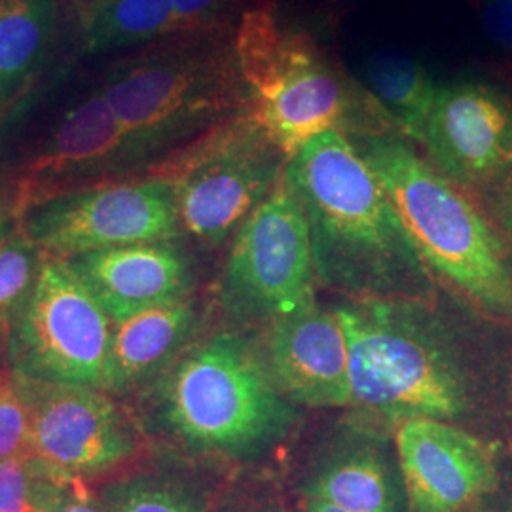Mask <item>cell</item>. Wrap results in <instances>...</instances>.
<instances>
[{
  "instance_id": "cell-1",
  "label": "cell",
  "mask_w": 512,
  "mask_h": 512,
  "mask_svg": "<svg viewBox=\"0 0 512 512\" xmlns=\"http://www.w3.org/2000/svg\"><path fill=\"white\" fill-rule=\"evenodd\" d=\"M285 181L308 220L321 283L361 298L403 302L429 291V268L384 184L346 133L325 131L294 152Z\"/></svg>"
},
{
  "instance_id": "cell-2",
  "label": "cell",
  "mask_w": 512,
  "mask_h": 512,
  "mask_svg": "<svg viewBox=\"0 0 512 512\" xmlns=\"http://www.w3.org/2000/svg\"><path fill=\"white\" fill-rule=\"evenodd\" d=\"M95 78L143 156L255 110L236 59L234 23L120 55Z\"/></svg>"
},
{
  "instance_id": "cell-3",
  "label": "cell",
  "mask_w": 512,
  "mask_h": 512,
  "mask_svg": "<svg viewBox=\"0 0 512 512\" xmlns=\"http://www.w3.org/2000/svg\"><path fill=\"white\" fill-rule=\"evenodd\" d=\"M357 148L384 184L425 266L486 310L512 313L511 270L475 205L393 133L363 137Z\"/></svg>"
},
{
  "instance_id": "cell-4",
  "label": "cell",
  "mask_w": 512,
  "mask_h": 512,
  "mask_svg": "<svg viewBox=\"0 0 512 512\" xmlns=\"http://www.w3.org/2000/svg\"><path fill=\"white\" fill-rule=\"evenodd\" d=\"M403 300L361 298L340 308L351 404L387 420H456L467 384L454 355Z\"/></svg>"
},
{
  "instance_id": "cell-5",
  "label": "cell",
  "mask_w": 512,
  "mask_h": 512,
  "mask_svg": "<svg viewBox=\"0 0 512 512\" xmlns=\"http://www.w3.org/2000/svg\"><path fill=\"white\" fill-rule=\"evenodd\" d=\"M169 427L188 444L247 454L281 439L294 410L266 361L236 334H217L186 353L164 391Z\"/></svg>"
},
{
  "instance_id": "cell-6",
  "label": "cell",
  "mask_w": 512,
  "mask_h": 512,
  "mask_svg": "<svg viewBox=\"0 0 512 512\" xmlns=\"http://www.w3.org/2000/svg\"><path fill=\"white\" fill-rule=\"evenodd\" d=\"M285 158L251 110L198 137L160 175L173 183L184 230L219 245L268 198Z\"/></svg>"
},
{
  "instance_id": "cell-7",
  "label": "cell",
  "mask_w": 512,
  "mask_h": 512,
  "mask_svg": "<svg viewBox=\"0 0 512 512\" xmlns=\"http://www.w3.org/2000/svg\"><path fill=\"white\" fill-rule=\"evenodd\" d=\"M18 228L48 258L164 243L179 234L181 220L175 188L154 175L143 181L73 188L25 207Z\"/></svg>"
},
{
  "instance_id": "cell-8",
  "label": "cell",
  "mask_w": 512,
  "mask_h": 512,
  "mask_svg": "<svg viewBox=\"0 0 512 512\" xmlns=\"http://www.w3.org/2000/svg\"><path fill=\"white\" fill-rule=\"evenodd\" d=\"M110 317L67 260L46 258L18 311L12 355L19 376L50 384L103 387Z\"/></svg>"
},
{
  "instance_id": "cell-9",
  "label": "cell",
  "mask_w": 512,
  "mask_h": 512,
  "mask_svg": "<svg viewBox=\"0 0 512 512\" xmlns=\"http://www.w3.org/2000/svg\"><path fill=\"white\" fill-rule=\"evenodd\" d=\"M315 281L310 226L283 171L236 232L224 296L241 317L277 323L315 304Z\"/></svg>"
},
{
  "instance_id": "cell-10",
  "label": "cell",
  "mask_w": 512,
  "mask_h": 512,
  "mask_svg": "<svg viewBox=\"0 0 512 512\" xmlns=\"http://www.w3.org/2000/svg\"><path fill=\"white\" fill-rule=\"evenodd\" d=\"M69 71L65 65L57 74L50 88L52 120L21 167L14 194L18 217L31 203L57 194L63 181L73 183L82 175L143 156L110 109L97 78L61 95Z\"/></svg>"
},
{
  "instance_id": "cell-11",
  "label": "cell",
  "mask_w": 512,
  "mask_h": 512,
  "mask_svg": "<svg viewBox=\"0 0 512 512\" xmlns=\"http://www.w3.org/2000/svg\"><path fill=\"white\" fill-rule=\"evenodd\" d=\"M29 410V456L80 475L110 467L133 448L116 406L95 387L18 376Z\"/></svg>"
},
{
  "instance_id": "cell-12",
  "label": "cell",
  "mask_w": 512,
  "mask_h": 512,
  "mask_svg": "<svg viewBox=\"0 0 512 512\" xmlns=\"http://www.w3.org/2000/svg\"><path fill=\"white\" fill-rule=\"evenodd\" d=\"M421 147L452 183L490 181L511 162V99L471 78L439 84Z\"/></svg>"
},
{
  "instance_id": "cell-13",
  "label": "cell",
  "mask_w": 512,
  "mask_h": 512,
  "mask_svg": "<svg viewBox=\"0 0 512 512\" xmlns=\"http://www.w3.org/2000/svg\"><path fill=\"white\" fill-rule=\"evenodd\" d=\"M275 145L287 160L325 131L376 137L393 131V122L365 86L342 73L323 54L302 67L266 101L255 105Z\"/></svg>"
},
{
  "instance_id": "cell-14",
  "label": "cell",
  "mask_w": 512,
  "mask_h": 512,
  "mask_svg": "<svg viewBox=\"0 0 512 512\" xmlns=\"http://www.w3.org/2000/svg\"><path fill=\"white\" fill-rule=\"evenodd\" d=\"M397 450L414 512H461L495 486L490 448L448 421L399 423Z\"/></svg>"
},
{
  "instance_id": "cell-15",
  "label": "cell",
  "mask_w": 512,
  "mask_h": 512,
  "mask_svg": "<svg viewBox=\"0 0 512 512\" xmlns=\"http://www.w3.org/2000/svg\"><path fill=\"white\" fill-rule=\"evenodd\" d=\"M266 365L291 403L313 408L351 404L348 336L338 310L313 304L274 323Z\"/></svg>"
},
{
  "instance_id": "cell-16",
  "label": "cell",
  "mask_w": 512,
  "mask_h": 512,
  "mask_svg": "<svg viewBox=\"0 0 512 512\" xmlns=\"http://www.w3.org/2000/svg\"><path fill=\"white\" fill-rule=\"evenodd\" d=\"M110 319L184 300L188 274L183 255L169 243H139L67 258Z\"/></svg>"
},
{
  "instance_id": "cell-17",
  "label": "cell",
  "mask_w": 512,
  "mask_h": 512,
  "mask_svg": "<svg viewBox=\"0 0 512 512\" xmlns=\"http://www.w3.org/2000/svg\"><path fill=\"white\" fill-rule=\"evenodd\" d=\"M59 0H0V126L54 76Z\"/></svg>"
},
{
  "instance_id": "cell-18",
  "label": "cell",
  "mask_w": 512,
  "mask_h": 512,
  "mask_svg": "<svg viewBox=\"0 0 512 512\" xmlns=\"http://www.w3.org/2000/svg\"><path fill=\"white\" fill-rule=\"evenodd\" d=\"M234 50L255 105L272 97L296 71L321 55L310 33L281 23L272 0L256 2L239 14Z\"/></svg>"
},
{
  "instance_id": "cell-19",
  "label": "cell",
  "mask_w": 512,
  "mask_h": 512,
  "mask_svg": "<svg viewBox=\"0 0 512 512\" xmlns=\"http://www.w3.org/2000/svg\"><path fill=\"white\" fill-rule=\"evenodd\" d=\"M73 14L82 57L128 54L179 35L171 0H92Z\"/></svg>"
},
{
  "instance_id": "cell-20",
  "label": "cell",
  "mask_w": 512,
  "mask_h": 512,
  "mask_svg": "<svg viewBox=\"0 0 512 512\" xmlns=\"http://www.w3.org/2000/svg\"><path fill=\"white\" fill-rule=\"evenodd\" d=\"M194 311L179 300L118 321L110 338L103 387H124L152 374L181 348L192 329Z\"/></svg>"
},
{
  "instance_id": "cell-21",
  "label": "cell",
  "mask_w": 512,
  "mask_h": 512,
  "mask_svg": "<svg viewBox=\"0 0 512 512\" xmlns=\"http://www.w3.org/2000/svg\"><path fill=\"white\" fill-rule=\"evenodd\" d=\"M363 78L393 126L421 145L439 88L425 63L401 50L380 48L366 57Z\"/></svg>"
},
{
  "instance_id": "cell-22",
  "label": "cell",
  "mask_w": 512,
  "mask_h": 512,
  "mask_svg": "<svg viewBox=\"0 0 512 512\" xmlns=\"http://www.w3.org/2000/svg\"><path fill=\"white\" fill-rule=\"evenodd\" d=\"M306 495L348 512H401L391 469L370 450L330 461L308 484Z\"/></svg>"
},
{
  "instance_id": "cell-23",
  "label": "cell",
  "mask_w": 512,
  "mask_h": 512,
  "mask_svg": "<svg viewBox=\"0 0 512 512\" xmlns=\"http://www.w3.org/2000/svg\"><path fill=\"white\" fill-rule=\"evenodd\" d=\"M42 262L44 255L19 228L0 247V327L23 308Z\"/></svg>"
},
{
  "instance_id": "cell-24",
  "label": "cell",
  "mask_w": 512,
  "mask_h": 512,
  "mask_svg": "<svg viewBox=\"0 0 512 512\" xmlns=\"http://www.w3.org/2000/svg\"><path fill=\"white\" fill-rule=\"evenodd\" d=\"M105 501L109 512H200L183 490L145 478L112 486Z\"/></svg>"
},
{
  "instance_id": "cell-25",
  "label": "cell",
  "mask_w": 512,
  "mask_h": 512,
  "mask_svg": "<svg viewBox=\"0 0 512 512\" xmlns=\"http://www.w3.org/2000/svg\"><path fill=\"white\" fill-rule=\"evenodd\" d=\"M33 509L35 512H109L88 494L76 475L63 473L38 459Z\"/></svg>"
},
{
  "instance_id": "cell-26",
  "label": "cell",
  "mask_w": 512,
  "mask_h": 512,
  "mask_svg": "<svg viewBox=\"0 0 512 512\" xmlns=\"http://www.w3.org/2000/svg\"><path fill=\"white\" fill-rule=\"evenodd\" d=\"M29 456V410L19 387L0 376V459Z\"/></svg>"
},
{
  "instance_id": "cell-27",
  "label": "cell",
  "mask_w": 512,
  "mask_h": 512,
  "mask_svg": "<svg viewBox=\"0 0 512 512\" xmlns=\"http://www.w3.org/2000/svg\"><path fill=\"white\" fill-rule=\"evenodd\" d=\"M35 480L37 459L33 456L0 459V512H35Z\"/></svg>"
},
{
  "instance_id": "cell-28",
  "label": "cell",
  "mask_w": 512,
  "mask_h": 512,
  "mask_svg": "<svg viewBox=\"0 0 512 512\" xmlns=\"http://www.w3.org/2000/svg\"><path fill=\"white\" fill-rule=\"evenodd\" d=\"M177 31L194 33L203 29H213L232 23V14L239 4V0H171Z\"/></svg>"
},
{
  "instance_id": "cell-29",
  "label": "cell",
  "mask_w": 512,
  "mask_h": 512,
  "mask_svg": "<svg viewBox=\"0 0 512 512\" xmlns=\"http://www.w3.org/2000/svg\"><path fill=\"white\" fill-rule=\"evenodd\" d=\"M480 18L490 38L512 52V0H482Z\"/></svg>"
},
{
  "instance_id": "cell-30",
  "label": "cell",
  "mask_w": 512,
  "mask_h": 512,
  "mask_svg": "<svg viewBox=\"0 0 512 512\" xmlns=\"http://www.w3.org/2000/svg\"><path fill=\"white\" fill-rule=\"evenodd\" d=\"M18 230V207L16 198L0 200V247Z\"/></svg>"
},
{
  "instance_id": "cell-31",
  "label": "cell",
  "mask_w": 512,
  "mask_h": 512,
  "mask_svg": "<svg viewBox=\"0 0 512 512\" xmlns=\"http://www.w3.org/2000/svg\"><path fill=\"white\" fill-rule=\"evenodd\" d=\"M319 2H321V12L327 14V18H330V21H334L336 16L346 14L348 10H351L361 0H319Z\"/></svg>"
},
{
  "instance_id": "cell-32",
  "label": "cell",
  "mask_w": 512,
  "mask_h": 512,
  "mask_svg": "<svg viewBox=\"0 0 512 512\" xmlns=\"http://www.w3.org/2000/svg\"><path fill=\"white\" fill-rule=\"evenodd\" d=\"M300 512H348L344 511V509H340V507H336V505H332L329 501H325V499H319V497H311V495H306V501L302 503V507H300Z\"/></svg>"
},
{
  "instance_id": "cell-33",
  "label": "cell",
  "mask_w": 512,
  "mask_h": 512,
  "mask_svg": "<svg viewBox=\"0 0 512 512\" xmlns=\"http://www.w3.org/2000/svg\"><path fill=\"white\" fill-rule=\"evenodd\" d=\"M511 177H509V183H507V190H505V205H503V217H505V222H507V226H509V230L512 232V156L511 162Z\"/></svg>"
},
{
  "instance_id": "cell-34",
  "label": "cell",
  "mask_w": 512,
  "mask_h": 512,
  "mask_svg": "<svg viewBox=\"0 0 512 512\" xmlns=\"http://www.w3.org/2000/svg\"><path fill=\"white\" fill-rule=\"evenodd\" d=\"M92 0H69V4L73 6V10L76 8H82V6H86V4H90Z\"/></svg>"
}]
</instances>
